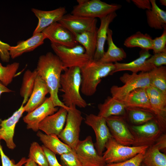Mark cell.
Returning a JSON list of instances; mask_svg holds the SVG:
<instances>
[{"label":"cell","instance_id":"d6986e66","mask_svg":"<svg viewBox=\"0 0 166 166\" xmlns=\"http://www.w3.org/2000/svg\"><path fill=\"white\" fill-rule=\"evenodd\" d=\"M151 56L149 51L142 49L140 52L139 57L128 63H121L116 62L114 63L115 68L111 74L124 71H131L132 73H137L138 72H149L155 68L153 65L147 61Z\"/></svg>","mask_w":166,"mask_h":166},{"label":"cell","instance_id":"8fae6325","mask_svg":"<svg viewBox=\"0 0 166 166\" xmlns=\"http://www.w3.org/2000/svg\"><path fill=\"white\" fill-rule=\"evenodd\" d=\"M125 117L112 116L105 119L112 136L114 140L120 144L130 146L133 144L134 139Z\"/></svg>","mask_w":166,"mask_h":166},{"label":"cell","instance_id":"d590c367","mask_svg":"<svg viewBox=\"0 0 166 166\" xmlns=\"http://www.w3.org/2000/svg\"><path fill=\"white\" fill-rule=\"evenodd\" d=\"M30 158L39 166H48V162L42 146L33 142L31 144L29 154Z\"/></svg>","mask_w":166,"mask_h":166},{"label":"cell","instance_id":"8d00e7d4","mask_svg":"<svg viewBox=\"0 0 166 166\" xmlns=\"http://www.w3.org/2000/svg\"><path fill=\"white\" fill-rule=\"evenodd\" d=\"M62 166H82L74 150L60 155Z\"/></svg>","mask_w":166,"mask_h":166},{"label":"cell","instance_id":"603a6c76","mask_svg":"<svg viewBox=\"0 0 166 166\" xmlns=\"http://www.w3.org/2000/svg\"><path fill=\"white\" fill-rule=\"evenodd\" d=\"M48 93L46 84L38 74L33 91L26 105L24 106L25 111L30 113L40 105L44 101L45 96Z\"/></svg>","mask_w":166,"mask_h":166},{"label":"cell","instance_id":"cb8c5ba5","mask_svg":"<svg viewBox=\"0 0 166 166\" xmlns=\"http://www.w3.org/2000/svg\"><path fill=\"white\" fill-rule=\"evenodd\" d=\"M120 101L124 105L126 108H139L150 111L154 114L145 88H138L134 90Z\"/></svg>","mask_w":166,"mask_h":166},{"label":"cell","instance_id":"e575fe53","mask_svg":"<svg viewBox=\"0 0 166 166\" xmlns=\"http://www.w3.org/2000/svg\"><path fill=\"white\" fill-rule=\"evenodd\" d=\"M19 66V63L15 62L4 66L0 62V82L6 86L10 84Z\"/></svg>","mask_w":166,"mask_h":166},{"label":"cell","instance_id":"ab89813d","mask_svg":"<svg viewBox=\"0 0 166 166\" xmlns=\"http://www.w3.org/2000/svg\"><path fill=\"white\" fill-rule=\"evenodd\" d=\"M147 62L156 67L166 65V52L154 53L147 59Z\"/></svg>","mask_w":166,"mask_h":166},{"label":"cell","instance_id":"f907efd6","mask_svg":"<svg viewBox=\"0 0 166 166\" xmlns=\"http://www.w3.org/2000/svg\"><path fill=\"white\" fill-rule=\"evenodd\" d=\"M2 42L0 40V44H1Z\"/></svg>","mask_w":166,"mask_h":166},{"label":"cell","instance_id":"4dcf8cb0","mask_svg":"<svg viewBox=\"0 0 166 166\" xmlns=\"http://www.w3.org/2000/svg\"><path fill=\"white\" fill-rule=\"evenodd\" d=\"M142 163L146 166H166V155L153 144L146 149Z\"/></svg>","mask_w":166,"mask_h":166},{"label":"cell","instance_id":"74e56055","mask_svg":"<svg viewBox=\"0 0 166 166\" xmlns=\"http://www.w3.org/2000/svg\"><path fill=\"white\" fill-rule=\"evenodd\" d=\"M152 50L154 53L166 52V29L161 35L152 39Z\"/></svg>","mask_w":166,"mask_h":166},{"label":"cell","instance_id":"6da1fadb","mask_svg":"<svg viewBox=\"0 0 166 166\" xmlns=\"http://www.w3.org/2000/svg\"><path fill=\"white\" fill-rule=\"evenodd\" d=\"M36 69L38 75L46 84L49 97L54 105L68 109L58 96L61 76L63 70L62 63L59 58L50 52L40 56Z\"/></svg>","mask_w":166,"mask_h":166},{"label":"cell","instance_id":"7c38bea8","mask_svg":"<svg viewBox=\"0 0 166 166\" xmlns=\"http://www.w3.org/2000/svg\"><path fill=\"white\" fill-rule=\"evenodd\" d=\"M85 122L93 129L96 137V141L94 144L95 148L99 155L102 156L106 143L112 137L106 119L98 115L90 114L86 117Z\"/></svg>","mask_w":166,"mask_h":166},{"label":"cell","instance_id":"b9f144b4","mask_svg":"<svg viewBox=\"0 0 166 166\" xmlns=\"http://www.w3.org/2000/svg\"><path fill=\"white\" fill-rule=\"evenodd\" d=\"M42 147L46 156L48 166H62L58 162L54 153L43 145Z\"/></svg>","mask_w":166,"mask_h":166},{"label":"cell","instance_id":"7a4b0ae2","mask_svg":"<svg viewBox=\"0 0 166 166\" xmlns=\"http://www.w3.org/2000/svg\"><path fill=\"white\" fill-rule=\"evenodd\" d=\"M63 70L61 76L59 90L63 93L62 102L67 107L74 105L85 108L88 104L80 93L81 81L80 68L73 67Z\"/></svg>","mask_w":166,"mask_h":166},{"label":"cell","instance_id":"83f0119b","mask_svg":"<svg viewBox=\"0 0 166 166\" xmlns=\"http://www.w3.org/2000/svg\"><path fill=\"white\" fill-rule=\"evenodd\" d=\"M37 135L43 145L55 154L61 155L71 151L72 149L60 140L57 136L48 135L38 131Z\"/></svg>","mask_w":166,"mask_h":166},{"label":"cell","instance_id":"2e32d148","mask_svg":"<svg viewBox=\"0 0 166 166\" xmlns=\"http://www.w3.org/2000/svg\"><path fill=\"white\" fill-rule=\"evenodd\" d=\"M58 110L49 97L46 98L43 103L32 111L29 113L23 118L27 124V128L34 132L39 130V123L47 117L53 114Z\"/></svg>","mask_w":166,"mask_h":166},{"label":"cell","instance_id":"836d02e7","mask_svg":"<svg viewBox=\"0 0 166 166\" xmlns=\"http://www.w3.org/2000/svg\"><path fill=\"white\" fill-rule=\"evenodd\" d=\"M150 85L166 94V67H156L148 72Z\"/></svg>","mask_w":166,"mask_h":166},{"label":"cell","instance_id":"7402d4cb","mask_svg":"<svg viewBox=\"0 0 166 166\" xmlns=\"http://www.w3.org/2000/svg\"><path fill=\"white\" fill-rule=\"evenodd\" d=\"M46 39L42 32L33 35L27 39L19 42L15 46H10L9 49L10 56L13 59L25 53L33 51L43 44Z\"/></svg>","mask_w":166,"mask_h":166},{"label":"cell","instance_id":"4316f807","mask_svg":"<svg viewBox=\"0 0 166 166\" xmlns=\"http://www.w3.org/2000/svg\"><path fill=\"white\" fill-rule=\"evenodd\" d=\"M113 31L109 29L106 41L108 45L107 51L102 58L99 61L106 63H113L125 59L127 54L122 48L117 47L113 42L112 38Z\"/></svg>","mask_w":166,"mask_h":166},{"label":"cell","instance_id":"1f68e13d","mask_svg":"<svg viewBox=\"0 0 166 166\" xmlns=\"http://www.w3.org/2000/svg\"><path fill=\"white\" fill-rule=\"evenodd\" d=\"M126 109L129 121L134 125H141L153 120H155L154 115L148 111L131 107L126 108Z\"/></svg>","mask_w":166,"mask_h":166},{"label":"cell","instance_id":"e0dca14e","mask_svg":"<svg viewBox=\"0 0 166 166\" xmlns=\"http://www.w3.org/2000/svg\"><path fill=\"white\" fill-rule=\"evenodd\" d=\"M68 109L60 107L56 113L46 117L39 124V130L47 135L58 136L64 128Z\"/></svg>","mask_w":166,"mask_h":166},{"label":"cell","instance_id":"f546056e","mask_svg":"<svg viewBox=\"0 0 166 166\" xmlns=\"http://www.w3.org/2000/svg\"><path fill=\"white\" fill-rule=\"evenodd\" d=\"M152 39L148 34L138 31L127 38L124 41V45L128 48L139 47L142 49L149 51L152 49Z\"/></svg>","mask_w":166,"mask_h":166},{"label":"cell","instance_id":"ee69618b","mask_svg":"<svg viewBox=\"0 0 166 166\" xmlns=\"http://www.w3.org/2000/svg\"><path fill=\"white\" fill-rule=\"evenodd\" d=\"M132 2L138 8L143 10H149L151 9L152 6L149 0H132Z\"/></svg>","mask_w":166,"mask_h":166},{"label":"cell","instance_id":"7bdbcfd3","mask_svg":"<svg viewBox=\"0 0 166 166\" xmlns=\"http://www.w3.org/2000/svg\"><path fill=\"white\" fill-rule=\"evenodd\" d=\"M160 151L166 153V135L162 133L157 138L154 144Z\"/></svg>","mask_w":166,"mask_h":166},{"label":"cell","instance_id":"3957f363","mask_svg":"<svg viewBox=\"0 0 166 166\" xmlns=\"http://www.w3.org/2000/svg\"><path fill=\"white\" fill-rule=\"evenodd\" d=\"M115 68L113 63H104L93 60H90L80 69L81 93L87 96L93 95L102 79L111 75Z\"/></svg>","mask_w":166,"mask_h":166},{"label":"cell","instance_id":"8992f818","mask_svg":"<svg viewBox=\"0 0 166 166\" xmlns=\"http://www.w3.org/2000/svg\"><path fill=\"white\" fill-rule=\"evenodd\" d=\"M120 79L124 85L121 86L114 85L110 89L111 97L119 101L122 100L134 90L145 88L150 85L148 72L132 74L125 73L120 77Z\"/></svg>","mask_w":166,"mask_h":166},{"label":"cell","instance_id":"f35d334b","mask_svg":"<svg viewBox=\"0 0 166 166\" xmlns=\"http://www.w3.org/2000/svg\"><path fill=\"white\" fill-rule=\"evenodd\" d=\"M145 152L140 153L133 157L124 161L107 164L105 166H140L142 162Z\"/></svg>","mask_w":166,"mask_h":166},{"label":"cell","instance_id":"c3c4849f","mask_svg":"<svg viewBox=\"0 0 166 166\" xmlns=\"http://www.w3.org/2000/svg\"><path fill=\"white\" fill-rule=\"evenodd\" d=\"M140 166H146L142 162Z\"/></svg>","mask_w":166,"mask_h":166},{"label":"cell","instance_id":"484cf974","mask_svg":"<svg viewBox=\"0 0 166 166\" xmlns=\"http://www.w3.org/2000/svg\"><path fill=\"white\" fill-rule=\"evenodd\" d=\"M152 8L146 11L147 23L156 30L166 29V12L160 8L155 0H150Z\"/></svg>","mask_w":166,"mask_h":166},{"label":"cell","instance_id":"52a82bcc","mask_svg":"<svg viewBox=\"0 0 166 166\" xmlns=\"http://www.w3.org/2000/svg\"><path fill=\"white\" fill-rule=\"evenodd\" d=\"M65 127L58 136L63 142L74 150L79 139L81 126L83 120L81 112L72 105L68 107Z\"/></svg>","mask_w":166,"mask_h":166},{"label":"cell","instance_id":"7dc6e473","mask_svg":"<svg viewBox=\"0 0 166 166\" xmlns=\"http://www.w3.org/2000/svg\"><path fill=\"white\" fill-rule=\"evenodd\" d=\"M159 2L161 4L165 6H166V0H160Z\"/></svg>","mask_w":166,"mask_h":166},{"label":"cell","instance_id":"ffe728a7","mask_svg":"<svg viewBox=\"0 0 166 166\" xmlns=\"http://www.w3.org/2000/svg\"><path fill=\"white\" fill-rule=\"evenodd\" d=\"M31 11L38 19V23L33 35L41 33L52 24L58 22L66 13V8L64 7L49 11L32 8Z\"/></svg>","mask_w":166,"mask_h":166},{"label":"cell","instance_id":"5b68a950","mask_svg":"<svg viewBox=\"0 0 166 166\" xmlns=\"http://www.w3.org/2000/svg\"><path fill=\"white\" fill-rule=\"evenodd\" d=\"M51 43L52 49L62 63L63 70L73 67L81 69L91 60L81 45L68 47Z\"/></svg>","mask_w":166,"mask_h":166},{"label":"cell","instance_id":"ba28073f","mask_svg":"<svg viewBox=\"0 0 166 166\" xmlns=\"http://www.w3.org/2000/svg\"><path fill=\"white\" fill-rule=\"evenodd\" d=\"M148 147L124 145L118 143L111 137L106 144V150L102 156L106 164L121 162L145 152Z\"/></svg>","mask_w":166,"mask_h":166},{"label":"cell","instance_id":"30bf717a","mask_svg":"<svg viewBox=\"0 0 166 166\" xmlns=\"http://www.w3.org/2000/svg\"><path fill=\"white\" fill-rule=\"evenodd\" d=\"M74 150L82 166H105L102 156L97 152L91 136L79 140Z\"/></svg>","mask_w":166,"mask_h":166},{"label":"cell","instance_id":"d4e9b609","mask_svg":"<svg viewBox=\"0 0 166 166\" xmlns=\"http://www.w3.org/2000/svg\"><path fill=\"white\" fill-rule=\"evenodd\" d=\"M99 110L98 115L107 118L112 116L125 117L126 107L120 101L112 97L108 96L103 103L98 105Z\"/></svg>","mask_w":166,"mask_h":166},{"label":"cell","instance_id":"9a60e30c","mask_svg":"<svg viewBox=\"0 0 166 166\" xmlns=\"http://www.w3.org/2000/svg\"><path fill=\"white\" fill-rule=\"evenodd\" d=\"M58 22L73 35L97 29V20L96 18L76 15L72 14H65Z\"/></svg>","mask_w":166,"mask_h":166},{"label":"cell","instance_id":"f6af8a7d","mask_svg":"<svg viewBox=\"0 0 166 166\" xmlns=\"http://www.w3.org/2000/svg\"><path fill=\"white\" fill-rule=\"evenodd\" d=\"M13 91L0 82V98L2 94L4 93H10Z\"/></svg>","mask_w":166,"mask_h":166},{"label":"cell","instance_id":"277c9868","mask_svg":"<svg viewBox=\"0 0 166 166\" xmlns=\"http://www.w3.org/2000/svg\"><path fill=\"white\" fill-rule=\"evenodd\" d=\"M78 4L74 6L72 14L87 18L100 19L116 12L121 6L109 4L100 0H77Z\"/></svg>","mask_w":166,"mask_h":166},{"label":"cell","instance_id":"681fc988","mask_svg":"<svg viewBox=\"0 0 166 166\" xmlns=\"http://www.w3.org/2000/svg\"><path fill=\"white\" fill-rule=\"evenodd\" d=\"M2 121V120L0 119V128L1 126V124Z\"/></svg>","mask_w":166,"mask_h":166},{"label":"cell","instance_id":"44dd1931","mask_svg":"<svg viewBox=\"0 0 166 166\" xmlns=\"http://www.w3.org/2000/svg\"><path fill=\"white\" fill-rule=\"evenodd\" d=\"M117 16V14L114 12L100 18V25L97 31L96 49L93 60L99 61L104 55L105 52L104 46L107 40L109 26Z\"/></svg>","mask_w":166,"mask_h":166},{"label":"cell","instance_id":"ac0fdd59","mask_svg":"<svg viewBox=\"0 0 166 166\" xmlns=\"http://www.w3.org/2000/svg\"><path fill=\"white\" fill-rule=\"evenodd\" d=\"M25 112L24 105L21 106L8 118L2 121L0 128V140H4L7 147L13 150L16 147L13 138L17 123Z\"/></svg>","mask_w":166,"mask_h":166},{"label":"cell","instance_id":"f1b7e54d","mask_svg":"<svg viewBox=\"0 0 166 166\" xmlns=\"http://www.w3.org/2000/svg\"><path fill=\"white\" fill-rule=\"evenodd\" d=\"M97 30L74 35L77 42L84 48L86 53L91 60H93L96 49Z\"/></svg>","mask_w":166,"mask_h":166},{"label":"cell","instance_id":"4fadbf2b","mask_svg":"<svg viewBox=\"0 0 166 166\" xmlns=\"http://www.w3.org/2000/svg\"><path fill=\"white\" fill-rule=\"evenodd\" d=\"M155 117L163 132L166 128V94L151 85L145 88Z\"/></svg>","mask_w":166,"mask_h":166},{"label":"cell","instance_id":"d6a6232c","mask_svg":"<svg viewBox=\"0 0 166 166\" xmlns=\"http://www.w3.org/2000/svg\"><path fill=\"white\" fill-rule=\"evenodd\" d=\"M37 75L38 73L36 69L32 71L27 70L23 75L20 89V95L23 98L22 104L23 105L27 102L32 93Z\"/></svg>","mask_w":166,"mask_h":166},{"label":"cell","instance_id":"5bb4252c","mask_svg":"<svg viewBox=\"0 0 166 166\" xmlns=\"http://www.w3.org/2000/svg\"><path fill=\"white\" fill-rule=\"evenodd\" d=\"M42 32L51 43L68 47L78 44L73 34L58 22L52 24Z\"/></svg>","mask_w":166,"mask_h":166},{"label":"cell","instance_id":"9c48e42d","mask_svg":"<svg viewBox=\"0 0 166 166\" xmlns=\"http://www.w3.org/2000/svg\"><path fill=\"white\" fill-rule=\"evenodd\" d=\"M129 127L134 139L133 146H152L163 132L155 120L141 125H132Z\"/></svg>","mask_w":166,"mask_h":166},{"label":"cell","instance_id":"60d3db41","mask_svg":"<svg viewBox=\"0 0 166 166\" xmlns=\"http://www.w3.org/2000/svg\"><path fill=\"white\" fill-rule=\"evenodd\" d=\"M0 155L2 166H22L26 162L27 159L22 158L16 164L13 160H11L4 153L0 141Z\"/></svg>","mask_w":166,"mask_h":166},{"label":"cell","instance_id":"bcb514c9","mask_svg":"<svg viewBox=\"0 0 166 166\" xmlns=\"http://www.w3.org/2000/svg\"><path fill=\"white\" fill-rule=\"evenodd\" d=\"M24 166H38L37 164L30 158L27 159Z\"/></svg>","mask_w":166,"mask_h":166}]
</instances>
